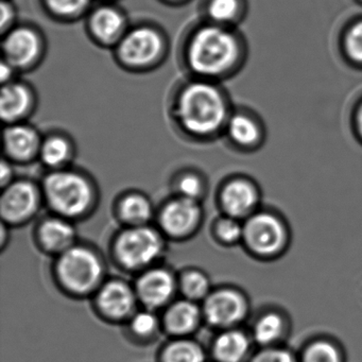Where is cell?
<instances>
[{
	"label": "cell",
	"mask_w": 362,
	"mask_h": 362,
	"mask_svg": "<svg viewBox=\"0 0 362 362\" xmlns=\"http://www.w3.org/2000/svg\"><path fill=\"white\" fill-rule=\"evenodd\" d=\"M360 3H362V0H360Z\"/></svg>",
	"instance_id": "obj_40"
},
{
	"label": "cell",
	"mask_w": 362,
	"mask_h": 362,
	"mask_svg": "<svg viewBox=\"0 0 362 362\" xmlns=\"http://www.w3.org/2000/svg\"><path fill=\"white\" fill-rule=\"evenodd\" d=\"M47 3L50 9L56 13L69 16L83 9L88 0H47Z\"/></svg>",
	"instance_id": "obj_33"
},
{
	"label": "cell",
	"mask_w": 362,
	"mask_h": 362,
	"mask_svg": "<svg viewBox=\"0 0 362 362\" xmlns=\"http://www.w3.org/2000/svg\"><path fill=\"white\" fill-rule=\"evenodd\" d=\"M52 277L59 290L69 298H92L109 277L107 260L94 245L77 243L54 257Z\"/></svg>",
	"instance_id": "obj_1"
},
{
	"label": "cell",
	"mask_w": 362,
	"mask_h": 362,
	"mask_svg": "<svg viewBox=\"0 0 362 362\" xmlns=\"http://www.w3.org/2000/svg\"><path fill=\"white\" fill-rule=\"evenodd\" d=\"M35 245L42 253L57 257L79 243L73 220L54 215L40 222L35 233Z\"/></svg>",
	"instance_id": "obj_14"
},
{
	"label": "cell",
	"mask_w": 362,
	"mask_h": 362,
	"mask_svg": "<svg viewBox=\"0 0 362 362\" xmlns=\"http://www.w3.org/2000/svg\"><path fill=\"white\" fill-rule=\"evenodd\" d=\"M300 362H344L340 345L326 338L315 339L305 345Z\"/></svg>",
	"instance_id": "obj_27"
},
{
	"label": "cell",
	"mask_w": 362,
	"mask_h": 362,
	"mask_svg": "<svg viewBox=\"0 0 362 362\" xmlns=\"http://www.w3.org/2000/svg\"><path fill=\"white\" fill-rule=\"evenodd\" d=\"M211 236L222 247H230L243 243V221L230 216H221L211 228Z\"/></svg>",
	"instance_id": "obj_28"
},
{
	"label": "cell",
	"mask_w": 362,
	"mask_h": 362,
	"mask_svg": "<svg viewBox=\"0 0 362 362\" xmlns=\"http://www.w3.org/2000/svg\"><path fill=\"white\" fill-rule=\"evenodd\" d=\"M339 50L349 66L362 71V18L351 21L341 30Z\"/></svg>",
	"instance_id": "obj_24"
},
{
	"label": "cell",
	"mask_w": 362,
	"mask_h": 362,
	"mask_svg": "<svg viewBox=\"0 0 362 362\" xmlns=\"http://www.w3.org/2000/svg\"><path fill=\"white\" fill-rule=\"evenodd\" d=\"M1 185L4 186V187H6V186L9 185L10 180H11L12 177V169L11 167H10V165L8 164V163H6L5 160H4L3 163H1Z\"/></svg>",
	"instance_id": "obj_37"
},
{
	"label": "cell",
	"mask_w": 362,
	"mask_h": 362,
	"mask_svg": "<svg viewBox=\"0 0 362 362\" xmlns=\"http://www.w3.org/2000/svg\"><path fill=\"white\" fill-rule=\"evenodd\" d=\"M201 221L202 211L198 201L180 197L163 207L158 228L167 240L185 241L198 233Z\"/></svg>",
	"instance_id": "obj_10"
},
{
	"label": "cell",
	"mask_w": 362,
	"mask_h": 362,
	"mask_svg": "<svg viewBox=\"0 0 362 362\" xmlns=\"http://www.w3.org/2000/svg\"><path fill=\"white\" fill-rule=\"evenodd\" d=\"M4 139L6 152L18 160H28L39 150V135L28 126H10L5 130Z\"/></svg>",
	"instance_id": "obj_22"
},
{
	"label": "cell",
	"mask_w": 362,
	"mask_h": 362,
	"mask_svg": "<svg viewBox=\"0 0 362 362\" xmlns=\"http://www.w3.org/2000/svg\"><path fill=\"white\" fill-rule=\"evenodd\" d=\"M289 237L285 218L273 209L260 207L243 221L241 245L254 257L273 259L287 250Z\"/></svg>",
	"instance_id": "obj_5"
},
{
	"label": "cell",
	"mask_w": 362,
	"mask_h": 362,
	"mask_svg": "<svg viewBox=\"0 0 362 362\" xmlns=\"http://www.w3.org/2000/svg\"><path fill=\"white\" fill-rule=\"evenodd\" d=\"M262 189L255 180L237 177L224 184L219 203L223 215L245 221L262 207Z\"/></svg>",
	"instance_id": "obj_11"
},
{
	"label": "cell",
	"mask_w": 362,
	"mask_h": 362,
	"mask_svg": "<svg viewBox=\"0 0 362 362\" xmlns=\"http://www.w3.org/2000/svg\"><path fill=\"white\" fill-rule=\"evenodd\" d=\"M90 300L97 317L114 325L124 326L141 307L134 285L122 277H107Z\"/></svg>",
	"instance_id": "obj_8"
},
{
	"label": "cell",
	"mask_w": 362,
	"mask_h": 362,
	"mask_svg": "<svg viewBox=\"0 0 362 362\" xmlns=\"http://www.w3.org/2000/svg\"><path fill=\"white\" fill-rule=\"evenodd\" d=\"M139 305L151 310H164L179 294L177 273L158 264L135 275L133 283Z\"/></svg>",
	"instance_id": "obj_9"
},
{
	"label": "cell",
	"mask_w": 362,
	"mask_h": 362,
	"mask_svg": "<svg viewBox=\"0 0 362 362\" xmlns=\"http://www.w3.org/2000/svg\"><path fill=\"white\" fill-rule=\"evenodd\" d=\"M4 52L12 66H27L39 54V40L30 29H14L4 40Z\"/></svg>",
	"instance_id": "obj_18"
},
{
	"label": "cell",
	"mask_w": 362,
	"mask_h": 362,
	"mask_svg": "<svg viewBox=\"0 0 362 362\" xmlns=\"http://www.w3.org/2000/svg\"><path fill=\"white\" fill-rule=\"evenodd\" d=\"M179 296L197 303H202L214 289L211 277L203 269L187 267L177 273Z\"/></svg>",
	"instance_id": "obj_23"
},
{
	"label": "cell",
	"mask_w": 362,
	"mask_h": 362,
	"mask_svg": "<svg viewBox=\"0 0 362 362\" xmlns=\"http://www.w3.org/2000/svg\"><path fill=\"white\" fill-rule=\"evenodd\" d=\"M177 113L186 130L200 135L213 134L226 128L230 116L221 90L203 82L190 84L183 90Z\"/></svg>",
	"instance_id": "obj_4"
},
{
	"label": "cell",
	"mask_w": 362,
	"mask_h": 362,
	"mask_svg": "<svg viewBox=\"0 0 362 362\" xmlns=\"http://www.w3.org/2000/svg\"><path fill=\"white\" fill-rule=\"evenodd\" d=\"M288 332V322L279 311L269 310L260 313L253 322L250 334L259 347L281 345Z\"/></svg>",
	"instance_id": "obj_21"
},
{
	"label": "cell",
	"mask_w": 362,
	"mask_h": 362,
	"mask_svg": "<svg viewBox=\"0 0 362 362\" xmlns=\"http://www.w3.org/2000/svg\"><path fill=\"white\" fill-rule=\"evenodd\" d=\"M44 196L54 215L73 221L84 217L93 203L88 182L81 175L69 171L48 175L44 182Z\"/></svg>",
	"instance_id": "obj_6"
},
{
	"label": "cell",
	"mask_w": 362,
	"mask_h": 362,
	"mask_svg": "<svg viewBox=\"0 0 362 362\" xmlns=\"http://www.w3.org/2000/svg\"><path fill=\"white\" fill-rule=\"evenodd\" d=\"M124 21L115 10L103 8L95 12L90 21L93 33L103 41H111L119 35Z\"/></svg>",
	"instance_id": "obj_29"
},
{
	"label": "cell",
	"mask_w": 362,
	"mask_h": 362,
	"mask_svg": "<svg viewBox=\"0 0 362 362\" xmlns=\"http://www.w3.org/2000/svg\"><path fill=\"white\" fill-rule=\"evenodd\" d=\"M163 334L168 338H181V337H194L204 325L202 306L200 303L175 298L164 310L160 311Z\"/></svg>",
	"instance_id": "obj_13"
},
{
	"label": "cell",
	"mask_w": 362,
	"mask_h": 362,
	"mask_svg": "<svg viewBox=\"0 0 362 362\" xmlns=\"http://www.w3.org/2000/svg\"><path fill=\"white\" fill-rule=\"evenodd\" d=\"M166 251V237L150 224L124 226L110 243L112 262L129 274L137 275L160 264Z\"/></svg>",
	"instance_id": "obj_3"
},
{
	"label": "cell",
	"mask_w": 362,
	"mask_h": 362,
	"mask_svg": "<svg viewBox=\"0 0 362 362\" xmlns=\"http://www.w3.org/2000/svg\"><path fill=\"white\" fill-rule=\"evenodd\" d=\"M30 103L28 90L21 84L8 83L1 90L0 115L5 122H13L26 113Z\"/></svg>",
	"instance_id": "obj_25"
},
{
	"label": "cell",
	"mask_w": 362,
	"mask_h": 362,
	"mask_svg": "<svg viewBox=\"0 0 362 362\" xmlns=\"http://www.w3.org/2000/svg\"><path fill=\"white\" fill-rule=\"evenodd\" d=\"M42 160L50 167H58L64 164L69 156V143L61 137H52L48 139L42 145L41 149Z\"/></svg>",
	"instance_id": "obj_30"
},
{
	"label": "cell",
	"mask_w": 362,
	"mask_h": 362,
	"mask_svg": "<svg viewBox=\"0 0 362 362\" xmlns=\"http://www.w3.org/2000/svg\"><path fill=\"white\" fill-rule=\"evenodd\" d=\"M247 362H300L298 356L287 347L275 346L260 347Z\"/></svg>",
	"instance_id": "obj_32"
},
{
	"label": "cell",
	"mask_w": 362,
	"mask_h": 362,
	"mask_svg": "<svg viewBox=\"0 0 362 362\" xmlns=\"http://www.w3.org/2000/svg\"><path fill=\"white\" fill-rule=\"evenodd\" d=\"M253 339L250 332L240 327L216 332L209 347L214 362H247L253 355Z\"/></svg>",
	"instance_id": "obj_16"
},
{
	"label": "cell",
	"mask_w": 362,
	"mask_h": 362,
	"mask_svg": "<svg viewBox=\"0 0 362 362\" xmlns=\"http://www.w3.org/2000/svg\"><path fill=\"white\" fill-rule=\"evenodd\" d=\"M351 128L356 141L362 146V97L358 99L351 111Z\"/></svg>",
	"instance_id": "obj_35"
},
{
	"label": "cell",
	"mask_w": 362,
	"mask_h": 362,
	"mask_svg": "<svg viewBox=\"0 0 362 362\" xmlns=\"http://www.w3.org/2000/svg\"><path fill=\"white\" fill-rule=\"evenodd\" d=\"M9 239V230H8V226L3 222V226H1V240H0V245H1V251H5L6 245H7L8 241L6 239Z\"/></svg>",
	"instance_id": "obj_39"
},
{
	"label": "cell",
	"mask_w": 362,
	"mask_h": 362,
	"mask_svg": "<svg viewBox=\"0 0 362 362\" xmlns=\"http://www.w3.org/2000/svg\"><path fill=\"white\" fill-rule=\"evenodd\" d=\"M39 203V192L30 182L9 184L0 198V214L4 223L8 226L27 223L37 213Z\"/></svg>",
	"instance_id": "obj_12"
},
{
	"label": "cell",
	"mask_w": 362,
	"mask_h": 362,
	"mask_svg": "<svg viewBox=\"0 0 362 362\" xmlns=\"http://www.w3.org/2000/svg\"><path fill=\"white\" fill-rule=\"evenodd\" d=\"M247 56L245 42L230 29L209 26L200 29L188 48V61L197 73L221 76L238 69Z\"/></svg>",
	"instance_id": "obj_2"
},
{
	"label": "cell",
	"mask_w": 362,
	"mask_h": 362,
	"mask_svg": "<svg viewBox=\"0 0 362 362\" xmlns=\"http://www.w3.org/2000/svg\"><path fill=\"white\" fill-rule=\"evenodd\" d=\"M209 358V349L194 337L168 338L158 353V362H207Z\"/></svg>",
	"instance_id": "obj_20"
},
{
	"label": "cell",
	"mask_w": 362,
	"mask_h": 362,
	"mask_svg": "<svg viewBox=\"0 0 362 362\" xmlns=\"http://www.w3.org/2000/svg\"><path fill=\"white\" fill-rule=\"evenodd\" d=\"M118 218L124 226L149 224L153 216L151 203L141 194H130L120 201L117 207Z\"/></svg>",
	"instance_id": "obj_26"
},
{
	"label": "cell",
	"mask_w": 362,
	"mask_h": 362,
	"mask_svg": "<svg viewBox=\"0 0 362 362\" xmlns=\"http://www.w3.org/2000/svg\"><path fill=\"white\" fill-rule=\"evenodd\" d=\"M201 306L205 325L216 332L240 327L250 313L247 294L234 286L214 287Z\"/></svg>",
	"instance_id": "obj_7"
},
{
	"label": "cell",
	"mask_w": 362,
	"mask_h": 362,
	"mask_svg": "<svg viewBox=\"0 0 362 362\" xmlns=\"http://www.w3.org/2000/svg\"><path fill=\"white\" fill-rule=\"evenodd\" d=\"M162 50L160 35L149 28L134 29L120 42L119 54L130 65H147Z\"/></svg>",
	"instance_id": "obj_17"
},
{
	"label": "cell",
	"mask_w": 362,
	"mask_h": 362,
	"mask_svg": "<svg viewBox=\"0 0 362 362\" xmlns=\"http://www.w3.org/2000/svg\"><path fill=\"white\" fill-rule=\"evenodd\" d=\"M124 327L131 342L137 345L150 344L163 334L160 313L141 307L127 321Z\"/></svg>",
	"instance_id": "obj_19"
},
{
	"label": "cell",
	"mask_w": 362,
	"mask_h": 362,
	"mask_svg": "<svg viewBox=\"0 0 362 362\" xmlns=\"http://www.w3.org/2000/svg\"><path fill=\"white\" fill-rule=\"evenodd\" d=\"M12 67L13 66L8 62H4L3 64H1V81H3L4 83L11 79L12 75H13Z\"/></svg>",
	"instance_id": "obj_38"
},
{
	"label": "cell",
	"mask_w": 362,
	"mask_h": 362,
	"mask_svg": "<svg viewBox=\"0 0 362 362\" xmlns=\"http://www.w3.org/2000/svg\"><path fill=\"white\" fill-rule=\"evenodd\" d=\"M179 190L181 192V197L198 201L202 194V184L196 177L187 175L180 181Z\"/></svg>",
	"instance_id": "obj_34"
},
{
	"label": "cell",
	"mask_w": 362,
	"mask_h": 362,
	"mask_svg": "<svg viewBox=\"0 0 362 362\" xmlns=\"http://www.w3.org/2000/svg\"><path fill=\"white\" fill-rule=\"evenodd\" d=\"M209 12L215 22L220 24H230L238 20L240 3L239 0H211Z\"/></svg>",
	"instance_id": "obj_31"
},
{
	"label": "cell",
	"mask_w": 362,
	"mask_h": 362,
	"mask_svg": "<svg viewBox=\"0 0 362 362\" xmlns=\"http://www.w3.org/2000/svg\"><path fill=\"white\" fill-rule=\"evenodd\" d=\"M226 131L230 141L245 152H256L266 144V124L260 116L249 110L230 114Z\"/></svg>",
	"instance_id": "obj_15"
},
{
	"label": "cell",
	"mask_w": 362,
	"mask_h": 362,
	"mask_svg": "<svg viewBox=\"0 0 362 362\" xmlns=\"http://www.w3.org/2000/svg\"><path fill=\"white\" fill-rule=\"evenodd\" d=\"M12 21V10L7 4H1V21H0V24H1V29L6 30V27L11 23Z\"/></svg>",
	"instance_id": "obj_36"
}]
</instances>
